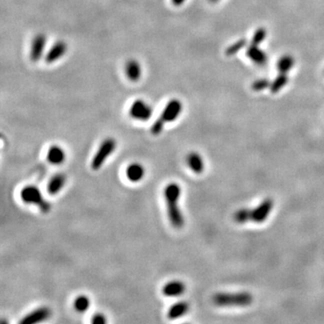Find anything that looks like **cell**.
Listing matches in <instances>:
<instances>
[{
	"instance_id": "cell-1",
	"label": "cell",
	"mask_w": 324,
	"mask_h": 324,
	"mask_svg": "<svg viewBox=\"0 0 324 324\" xmlns=\"http://www.w3.org/2000/svg\"><path fill=\"white\" fill-rule=\"evenodd\" d=\"M164 198L166 201V212L171 225L176 229H181L184 224L183 214L178 204L181 196V188L178 183H170L164 188Z\"/></svg>"
},
{
	"instance_id": "cell-2",
	"label": "cell",
	"mask_w": 324,
	"mask_h": 324,
	"mask_svg": "<svg viewBox=\"0 0 324 324\" xmlns=\"http://www.w3.org/2000/svg\"><path fill=\"white\" fill-rule=\"evenodd\" d=\"M183 110V104L180 99H170L163 108L160 116L153 122L150 127V132L153 135L160 134L166 124L176 121L180 116Z\"/></svg>"
},
{
	"instance_id": "cell-3",
	"label": "cell",
	"mask_w": 324,
	"mask_h": 324,
	"mask_svg": "<svg viewBox=\"0 0 324 324\" xmlns=\"http://www.w3.org/2000/svg\"><path fill=\"white\" fill-rule=\"evenodd\" d=\"M253 296L248 292H217L212 302L219 307H246L250 306Z\"/></svg>"
},
{
	"instance_id": "cell-4",
	"label": "cell",
	"mask_w": 324,
	"mask_h": 324,
	"mask_svg": "<svg viewBox=\"0 0 324 324\" xmlns=\"http://www.w3.org/2000/svg\"><path fill=\"white\" fill-rule=\"evenodd\" d=\"M20 198L24 204L36 206L44 214H48L52 209L50 204L44 198L40 189L36 186H24L20 192Z\"/></svg>"
},
{
	"instance_id": "cell-5",
	"label": "cell",
	"mask_w": 324,
	"mask_h": 324,
	"mask_svg": "<svg viewBox=\"0 0 324 324\" xmlns=\"http://www.w3.org/2000/svg\"><path fill=\"white\" fill-rule=\"evenodd\" d=\"M116 140L112 138H106L99 145L96 152L94 155L91 162V168L93 170H98L104 163L108 160V157L112 155V153L116 148Z\"/></svg>"
},
{
	"instance_id": "cell-6",
	"label": "cell",
	"mask_w": 324,
	"mask_h": 324,
	"mask_svg": "<svg viewBox=\"0 0 324 324\" xmlns=\"http://www.w3.org/2000/svg\"><path fill=\"white\" fill-rule=\"evenodd\" d=\"M152 114V106L144 99H135L129 108V116L136 121H148Z\"/></svg>"
},
{
	"instance_id": "cell-7",
	"label": "cell",
	"mask_w": 324,
	"mask_h": 324,
	"mask_svg": "<svg viewBox=\"0 0 324 324\" xmlns=\"http://www.w3.org/2000/svg\"><path fill=\"white\" fill-rule=\"evenodd\" d=\"M274 206V201L271 198H266L254 209H252V222L256 224L264 222Z\"/></svg>"
},
{
	"instance_id": "cell-8",
	"label": "cell",
	"mask_w": 324,
	"mask_h": 324,
	"mask_svg": "<svg viewBox=\"0 0 324 324\" xmlns=\"http://www.w3.org/2000/svg\"><path fill=\"white\" fill-rule=\"evenodd\" d=\"M47 37L44 34H37L32 40L30 47V60L32 62H38L44 54Z\"/></svg>"
},
{
	"instance_id": "cell-9",
	"label": "cell",
	"mask_w": 324,
	"mask_h": 324,
	"mask_svg": "<svg viewBox=\"0 0 324 324\" xmlns=\"http://www.w3.org/2000/svg\"><path fill=\"white\" fill-rule=\"evenodd\" d=\"M68 46L67 42L62 40L55 42L44 56V62L47 64H52L60 60L67 54Z\"/></svg>"
},
{
	"instance_id": "cell-10",
	"label": "cell",
	"mask_w": 324,
	"mask_h": 324,
	"mask_svg": "<svg viewBox=\"0 0 324 324\" xmlns=\"http://www.w3.org/2000/svg\"><path fill=\"white\" fill-rule=\"evenodd\" d=\"M52 314V312L50 310L48 307H39L36 310H32L30 314L26 315L21 320L20 324H39L42 322H44L46 320L50 318V316Z\"/></svg>"
},
{
	"instance_id": "cell-11",
	"label": "cell",
	"mask_w": 324,
	"mask_h": 324,
	"mask_svg": "<svg viewBox=\"0 0 324 324\" xmlns=\"http://www.w3.org/2000/svg\"><path fill=\"white\" fill-rule=\"evenodd\" d=\"M124 73L128 80L138 82L142 76V68L140 63L134 58L128 60L124 66Z\"/></svg>"
},
{
	"instance_id": "cell-12",
	"label": "cell",
	"mask_w": 324,
	"mask_h": 324,
	"mask_svg": "<svg viewBox=\"0 0 324 324\" xmlns=\"http://www.w3.org/2000/svg\"><path fill=\"white\" fill-rule=\"evenodd\" d=\"M186 292V286L180 280H173L165 284L162 288V294L164 296L178 297Z\"/></svg>"
},
{
	"instance_id": "cell-13",
	"label": "cell",
	"mask_w": 324,
	"mask_h": 324,
	"mask_svg": "<svg viewBox=\"0 0 324 324\" xmlns=\"http://www.w3.org/2000/svg\"><path fill=\"white\" fill-rule=\"evenodd\" d=\"M66 181H67V178L63 173H57L52 176L47 184L48 193L52 196H55L60 193L66 184Z\"/></svg>"
},
{
	"instance_id": "cell-14",
	"label": "cell",
	"mask_w": 324,
	"mask_h": 324,
	"mask_svg": "<svg viewBox=\"0 0 324 324\" xmlns=\"http://www.w3.org/2000/svg\"><path fill=\"white\" fill-rule=\"evenodd\" d=\"M126 175L129 181L132 183H137L144 178L145 176V168L142 164L134 162L127 166Z\"/></svg>"
},
{
	"instance_id": "cell-15",
	"label": "cell",
	"mask_w": 324,
	"mask_h": 324,
	"mask_svg": "<svg viewBox=\"0 0 324 324\" xmlns=\"http://www.w3.org/2000/svg\"><path fill=\"white\" fill-rule=\"evenodd\" d=\"M47 160L52 165H60L66 160V153L60 146L52 145L47 152Z\"/></svg>"
},
{
	"instance_id": "cell-16",
	"label": "cell",
	"mask_w": 324,
	"mask_h": 324,
	"mask_svg": "<svg viewBox=\"0 0 324 324\" xmlns=\"http://www.w3.org/2000/svg\"><path fill=\"white\" fill-rule=\"evenodd\" d=\"M247 56L258 66H264L268 62V55L258 45L250 44L247 49Z\"/></svg>"
},
{
	"instance_id": "cell-17",
	"label": "cell",
	"mask_w": 324,
	"mask_h": 324,
	"mask_svg": "<svg viewBox=\"0 0 324 324\" xmlns=\"http://www.w3.org/2000/svg\"><path fill=\"white\" fill-rule=\"evenodd\" d=\"M186 165L196 174H202L204 170V162L200 154L198 152H190L186 156Z\"/></svg>"
},
{
	"instance_id": "cell-18",
	"label": "cell",
	"mask_w": 324,
	"mask_h": 324,
	"mask_svg": "<svg viewBox=\"0 0 324 324\" xmlns=\"http://www.w3.org/2000/svg\"><path fill=\"white\" fill-rule=\"evenodd\" d=\"M189 310V304L186 302H178L170 306L166 312V316L170 320H176L181 318L186 314Z\"/></svg>"
},
{
	"instance_id": "cell-19",
	"label": "cell",
	"mask_w": 324,
	"mask_h": 324,
	"mask_svg": "<svg viewBox=\"0 0 324 324\" xmlns=\"http://www.w3.org/2000/svg\"><path fill=\"white\" fill-rule=\"evenodd\" d=\"M288 76L286 73H280L278 76L274 78V80L271 82L270 84V91L272 93H278L280 90L283 88L284 86L288 84Z\"/></svg>"
},
{
	"instance_id": "cell-20",
	"label": "cell",
	"mask_w": 324,
	"mask_h": 324,
	"mask_svg": "<svg viewBox=\"0 0 324 324\" xmlns=\"http://www.w3.org/2000/svg\"><path fill=\"white\" fill-rule=\"evenodd\" d=\"M294 65V60L291 55H284L278 62V70L280 73H288Z\"/></svg>"
},
{
	"instance_id": "cell-21",
	"label": "cell",
	"mask_w": 324,
	"mask_h": 324,
	"mask_svg": "<svg viewBox=\"0 0 324 324\" xmlns=\"http://www.w3.org/2000/svg\"><path fill=\"white\" fill-rule=\"evenodd\" d=\"M234 219L237 224H244L248 222H252V209L242 208L234 214Z\"/></svg>"
},
{
	"instance_id": "cell-22",
	"label": "cell",
	"mask_w": 324,
	"mask_h": 324,
	"mask_svg": "<svg viewBox=\"0 0 324 324\" xmlns=\"http://www.w3.org/2000/svg\"><path fill=\"white\" fill-rule=\"evenodd\" d=\"M74 308L78 312H85L86 310L90 309V298L86 296L84 294H81L76 297V299L74 300Z\"/></svg>"
},
{
	"instance_id": "cell-23",
	"label": "cell",
	"mask_w": 324,
	"mask_h": 324,
	"mask_svg": "<svg viewBox=\"0 0 324 324\" xmlns=\"http://www.w3.org/2000/svg\"><path fill=\"white\" fill-rule=\"evenodd\" d=\"M246 45V40H238L234 42V44L230 45L229 47L226 50V54L228 56H232V55H234V54H237L238 52L240 50L243 49Z\"/></svg>"
},
{
	"instance_id": "cell-24",
	"label": "cell",
	"mask_w": 324,
	"mask_h": 324,
	"mask_svg": "<svg viewBox=\"0 0 324 324\" xmlns=\"http://www.w3.org/2000/svg\"><path fill=\"white\" fill-rule=\"evenodd\" d=\"M266 31L265 28L263 27H260L258 28L254 36H253V38L252 40V44L255 45H260L263 40H265L266 36Z\"/></svg>"
},
{
	"instance_id": "cell-25",
	"label": "cell",
	"mask_w": 324,
	"mask_h": 324,
	"mask_svg": "<svg viewBox=\"0 0 324 324\" xmlns=\"http://www.w3.org/2000/svg\"><path fill=\"white\" fill-rule=\"evenodd\" d=\"M270 84L271 83L266 78H260V80L254 81L252 88L254 91H262V90H266V88H270Z\"/></svg>"
},
{
	"instance_id": "cell-26",
	"label": "cell",
	"mask_w": 324,
	"mask_h": 324,
	"mask_svg": "<svg viewBox=\"0 0 324 324\" xmlns=\"http://www.w3.org/2000/svg\"><path fill=\"white\" fill-rule=\"evenodd\" d=\"M91 322L93 324H106L108 320H106V316L103 314H96L93 315Z\"/></svg>"
},
{
	"instance_id": "cell-27",
	"label": "cell",
	"mask_w": 324,
	"mask_h": 324,
	"mask_svg": "<svg viewBox=\"0 0 324 324\" xmlns=\"http://www.w3.org/2000/svg\"><path fill=\"white\" fill-rule=\"evenodd\" d=\"M170 1L171 4L175 6H180L186 2V0H170Z\"/></svg>"
},
{
	"instance_id": "cell-28",
	"label": "cell",
	"mask_w": 324,
	"mask_h": 324,
	"mask_svg": "<svg viewBox=\"0 0 324 324\" xmlns=\"http://www.w3.org/2000/svg\"><path fill=\"white\" fill-rule=\"evenodd\" d=\"M211 3H217L218 1H220V0H209Z\"/></svg>"
}]
</instances>
